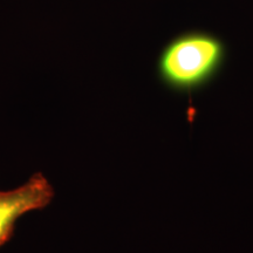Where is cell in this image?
Wrapping results in <instances>:
<instances>
[{
	"instance_id": "6da1fadb",
	"label": "cell",
	"mask_w": 253,
	"mask_h": 253,
	"mask_svg": "<svg viewBox=\"0 0 253 253\" xmlns=\"http://www.w3.org/2000/svg\"><path fill=\"white\" fill-rule=\"evenodd\" d=\"M227 47L204 31H189L169 41L157 60V75L168 89L191 94L211 84L224 67Z\"/></svg>"
},
{
	"instance_id": "7a4b0ae2",
	"label": "cell",
	"mask_w": 253,
	"mask_h": 253,
	"mask_svg": "<svg viewBox=\"0 0 253 253\" xmlns=\"http://www.w3.org/2000/svg\"><path fill=\"white\" fill-rule=\"evenodd\" d=\"M54 195V188L41 172L13 190H0V246L11 239L15 223L24 214L45 209Z\"/></svg>"
}]
</instances>
